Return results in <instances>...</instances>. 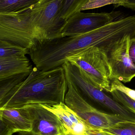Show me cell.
I'll return each mask as SVG.
<instances>
[{"label":"cell","mask_w":135,"mask_h":135,"mask_svg":"<svg viewBox=\"0 0 135 135\" xmlns=\"http://www.w3.org/2000/svg\"><path fill=\"white\" fill-rule=\"evenodd\" d=\"M111 91L116 90L122 92L128 97L135 101V90L127 87L123 84L122 82L119 80H113L111 81Z\"/></svg>","instance_id":"cell-20"},{"label":"cell","mask_w":135,"mask_h":135,"mask_svg":"<svg viewBox=\"0 0 135 135\" xmlns=\"http://www.w3.org/2000/svg\"><path fill=\"white\" fill-rule=\"evenodd\" d=\"M31 72H25L0 80V100L17 85L26 79Z\"/></svg>","instance_id":"cell-15"},{"label":"cell","mask_w":135,"mask_h":135,"mask_svg":"<svg viewBox=\"0 0 135 135\" xmlns=\"http://www.w3.org/2000/svg\"><path fill=\"white\" fill-rule=\"evenodd\" d=\"M35 5L18 12L0 13V40L29 50L36 40H42L35 18Z\"/></svg>","instance_id":"cell-2"},{"label":"cell","mask_w":135,"mask_h":135,"mask_svg":"<svg viewBox=\"0 0 135 135\" xmlns=\"http://www.w3.org/2000/svg\"><path fill=\"white\" fill-rule=\"evenodd\" d=\"M29 50L4 40H0V58L25 57Z\"/></svg>","instance_id":"cell-13"},{"label":"cell","mask_w":135,"mask_h":135,"mask_svg":"<svg viewBox=\"0 0 135 135\" xmlns=\"http://www.w3.org/2000/svg\"><path fill=\"white\" fill-rule=\"evenodd\" d=\"M63 0H39L35 4L38 11L35 18L42 40L62 37L67 21L61 17Z\"/></svg>","instance_id":"cell-6"},{"label":"cell","mask_w":135,"mask_h":135,"mask_svg":"<svg viewBox=\"0 0 135 135\" xmlns=\"http://www.w3.org/2000/svg\"><path fill=\"white\" fill-rule=\"evenodd\" d=\"M87 135H107L100 130L92 128H86Z\"/></svg>","instance_id":"cell-24"},{"label":"cell","mask_w":135,"mask_h":135,"mask_svg":"<svg viewBox=\"0 0 135 135\" xmlns=\"http://www.w3.org/2000/svg\"><path fill=\"white\" fill-rule=\"evenodd\" d=\"M119 12L85 13L78 11L67 20L61 32L62 37L82 35L96 30L118 20L116 18Z\"/></svg>","instance_id":"cell-8"},{"label":"cell","mask_w":135,"mask_h":135,"mask_svg":"<svg viewBox=\"0 0 135 135\" xmlns=\"http://www.w3.org/2000/svg\"><path fill=\"white\" fill-rule=\"evenodd\" d=\"M112 135H135V123L127 122L100 130Z\"/></svg>","instance_id":"cell-17"},{"label":"cell","mask_w":135,"mask_h":135,"mask_svg":"<svg viewBox=\"0 0 135 135\" xmlns=\"http://www.w3.org/2000/svg\"><path fill=\"white\" fill-rule=\"evenodd\" d=\"M119 3L118 0H88L81 11L97 8L111 4H113L115 6Z\"/></svg>","instance_id":"cell-19"},{"label":"cell","mask_w":135,"mask_h":135,"mask_svg":"<svg viewBox=\"0 0 135 135\" xmlns=\"http://www.w3.org/2000/svg\"><path fill=\"white\" fill-rule=\"evenodd\" d=\"M66 79L68 89L65 97V103L76 113L86 128L101 130L120 123L130 122L119 115L106 113L92 106L76 86L70 80Z\"/></svg>","instance_id":"cell-3"},{"label":"cell","mask_w":135,"mask_h":135,"mask_svg":"<svg viewBox=\"0 0 135 135\" xmlns=\"http://www.w3.org/2000/svg\"><path fill=\"white\" fill-rule=\"evenodd\" d=\"M67 89L63 68L44 71L35 67L26 79L0 100V109L32 104L52 105L65 103Z\"/></svg>","instance_id":"cell-1"},{"label":"cell","mask_w":135,"mask_h":135,"mask_svg":"<svg viewBox=\"0 0 135 135\" xmlns=\"http://www.w3.org/2000/svg\"><path fill=\"white\" fill-rule=\"evenodd\" d=\"M39 0H0V13L20 11L36 4Z\"/></svg>","instance_id":"cell-14"},{"label":"cell","mask_w":135,"mask_h":135,"mask_svg":"<svg viewBox=\"0 0 135 135\" xmlns=\"http://www.w3.org/2000/svg\"><path fill=\"white\" fill-rule=\"evenodd\" d=\"M67 61L80 68L92 83L110 93L111 69L105 52L97 47L89 48L69 58Z\"/></svg>","instance_id":"cell-5"},{"label":"cell","mask_w":135,"mask_h":135,"mask_svg":"<svg viewBox=\"0 0 135 135\" xmlns=\"http://www.w3.org/2000/svg\"><path fill=\"white\" fill-rule=\"evenodd\" d=\"M127 35L102 49L105 52L111 69L110 80L130 82L135 77V66L129 55L131 38Z\"/></svg>","instance_id":"cell-7"},{"label":"cell","mask_w":135,"mask_h":135,"mask_svg":"<svg viewBox=\"0 0 135 135\" xmlns=\"http://www.w3.org/2000/svg\"><path fill=\"white\" fill-rule=\"evenodd\" d=\"M0 135H13L14 132L2 120H0Z\"/></svg>","instance_id":"cell-22"},{"label":"cell","mask_w":135,"mask_h":135,"mask_svg":"<svg viewBox=\"0 0 135 135\" xmlns=\"http://www.w3.org/2000/svg\"><path fill=\"white\" fill-rule=\"evenodd\" d=\"M113 99L135 113V101L118 90H113L110 93Z\"/></svg>","instance_id":"cell-18"},{"label":"cell","mask_w":135,"mask_h":135,"mask_svg":"<svg viewBox=\"0 0 135 135\" xmlns=\"http://www.w3.org/2000/svg\"><path fill=\"white\" fill-rule=\"evenodd\" d=\"M120 3L115 6H123L135 10V0H118Z\"/></svg>","instance_id":"cell-21"},{"label":"cell","mask_w":135,"mask_h":135,"mask_svg":"<svg viewBox=\"0 0 135 135\" xmlns=\"http://www.w3.org/2000/svg\"><path fill=\"white\" fill-rule=\"evenodd\" d=\"M88 0H63L61 17L67 20L77 12L81 11V9Z\"/></svg>","instance_id":"cell-16"},{"label":"cell","mask_w":135,"mask_h":135,"mask_svg":"<svg viewBox=\"0 0 135 135\" xmlns=\"http://www.w3.org/2000/svg\"><path fill=\"white\" fill-rule=\"evenodd\" d=\"M129 55L131 60L135 66V38H132L130 42Z\"/></svg>","instance_id":"cell-23"},{"label":"cell","mask_w":135,"mask_h":135,"mask_svg":"<svg viewBox=\"0 0 135 135\" xmlns=\"http://www.w3.org/2000/svg\"><path fill=\"white\" fill-rule=\"evenodd\" d=\"M17 135H35L32 133L31 132H19Z\"/></svg>","instance_id":"cell-25"},{"label":"cell","mask_w":135,"mask_h":135,"mask_svg":"<svg viewBox=\"0 0 135 135\" xmlns=\"http://www.w3.org/2000/svg\"><path fill=\"white\" fill-rule=\"evenodd\" d=\"M60 119L67 132L75 135H86V127L77 115L65 103L55 105L40 104Z\"/></svg>","instance_id":"cell-10"},{"label":"cell","mask_w":135,"mask_h":135,"mask_svg":"<svg viewBox=\"0 0 135 135\" xmlns=\"http://www.w3.org/2000/svg\"><path fill=\"white\" fill-rule=\"evenodd\" d=\"M102 132H103V131H102ZM104 132V133H105V134H107V135H112L110 134H108V133H106V132Z\"/></svg>","instance_id":"cell-26"},{"label":"cell","mask_w":135,"mask_h":135,"mask_svg":"<svg viewBox=\"0 0 135 135\" xmlns=\"http://www.w3.org/2000/svg\"><path fill=\"white\" fill-rule=\"evenodd\" d=\"M0 120L14 132H31L32 120L27 105L19 108L0 109Z\"/></svg>","instance_id":"cell-11"},{"label":"cell","mask_w":135,"mask_h":135,"mask_svg":"<svg viewBox=\"0 0 135 135\" xmlns=\"http://www.w3.org/2000/svg\"><path fill=\"white\" fill-rule=\"evenodd\" d=\"M27 105L32 120L31 132L35 135H63L67 131L60 119L39 104Z\"/></svg>","instance_id":"cell-9"},{"label":"cell","mask_w":135,"mask_h":135,"mask_svg":"<svg viewBox=\"0 0 135 135\" xmlns=\"http://www.w3.org/2000/svg\"><path fill=\"white\" fill-rule=\"evenodd\" d=\"M66 78L71 81L85 98L99 104L119 115L130 122L135 123V113L108 96L104 91L95 86L80 68L69 61L62 66Z\"/></svg>","instance_id":"cell-4"},{"label":"cell","mask_w":135,"mask_h":135,"mask_svg":"<svg viewBox=\"0 0 135 135\" xmlns=\"http://www.w3.org/2000/svg\"><path fill=\"white\" fill-rule=\"evenodd\" d=\"M32 66L27 57L0 58V80L16 75L31 72Z\"/></svg>","instance_id":"cell-12"}]
</instances>
